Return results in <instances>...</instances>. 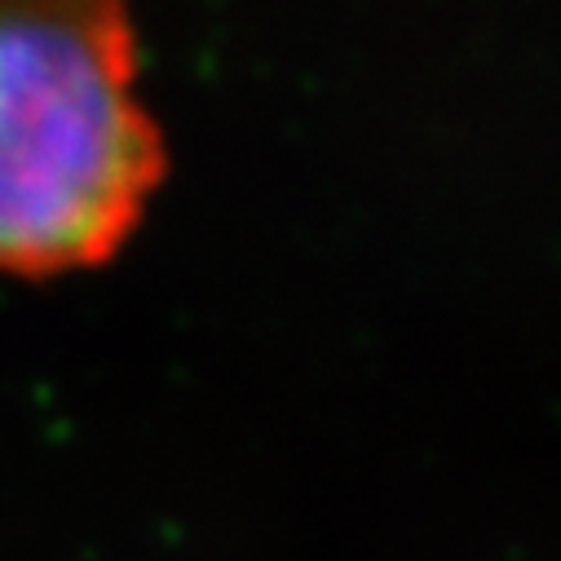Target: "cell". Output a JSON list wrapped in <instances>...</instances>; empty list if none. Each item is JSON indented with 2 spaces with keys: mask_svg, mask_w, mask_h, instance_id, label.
Here are the masks:
<instances>
[{
  "mask_svg": "<svg viewBox=\"0 0 561 561\" xmlns=\"http://www.w3.org/2000/svg\"><path fill=\"white\" fill-rule=\"evenodd\" d=\"M164 182L142 49L115 5H0V274L111 261Z\"/></svg>",
  "mask_w": 561,
  "mask_h": 561,
  "instance_id": "1",
  "label": "cell"
}]
</instances>
